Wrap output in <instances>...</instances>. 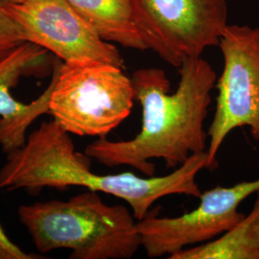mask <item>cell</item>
Instances as JSON below:
<instances>
[{"label": "cell", "mask_w": 259, "mask_h": 259, "mask_svg": "<svg viewBox=\"0 0 259 259\" xmlns=\"http://www.w3.org/2000/svg\"><path fill=\"white\" fill-rule=\"evenodd\" d=\"M178 69L180 83L172 93L164 70L135 71L131 79L142 109L140 132L129 140L99 138L85 147L84 155L105 166L127 165L153 177L156 166L151 159H163L168 169H176L191 155L205 152L204 121L217 76L202 56L185 59Z\"/></svg>", "instance_id": "obj_1"}, {"label": "cell", "mask_w": 259, "mask_h": 259, "mask_svg": "<svg viewBox=\"0 0 259 259\" xmlns=\"http://www.w3.org/2000/svg\"><path fill=\"white\" fill-rule=\"evenodd\" d=\"M69 135L55 120L42 122L21 148L7 155L0 169V189L38 193L46 187L82 186L124 200L138 221L163 197L202 195L196 177L207 167L206 152L191 155L166 176L141 178L131 172L98 175L92 171L89 157L75 151Z\"/></svg>", "instance_id": "obj_2"}, {"label": "cell", "mask_w": 259, "mask_h": 259, "mask_svg": "<svg viewBox=\"0 0 259 259\" xmlns=\"http://www.w3.org/2000/svg\"><path fill=\"white\" fill-rule=\"evenodd\" d=\"M18 214L42 253L66 249L70 259H130L141 248L133 212L122 204H105L97 191L22 204Z\"/></svg>", "instance_id": "obj_3"}, {"label": "cell", "mask_w": 259, "mask_h": 259, "mask_svg": "<svg viewBox=\"0 0 259 259\" xmlns=\"http://www.w3.org/2000/svg\"><path fill=\"white\" fill-rule=\"evenodd\" d=\"M116 65L98 61H54L49 113L66 131L80 137L107 138L131 113L132 79Z\"/></svg>", "instance_id": "obj_4"}, {"label": "cell", "mask_w": 259, "mask_h": 259, "mask_svg": "<svg viewBox=\"0 0 259 259\" xmlns=\"http://www.w3.org/2000/svg\"><path fill=\"white\" fill-rule=\"evenodd\" d=\"M132 5L146 48L177 68L218 47L229 25L227 0H132Z\"/></svg>", "instance_id": "obj_5"}, {"label": "cell", "mask_w": 259, "mask_h": 259, "mask_svg": "<svg viewBox=\"0 0 259 259\" xmlns=\"http://www.w3.org/2000/svg\"><path fill=\"white\" fill-rule=\"evenodd\" d=\"M218 47L224 66L215 85L216 108L207 133V169L211 171L218 166V152L233 130L248 127L259 142V28L229 24Z\"/></svg>", "instance_id": "obj_6"}, {"label": "cell", "mask_w": 259, "mask_h": 259, "mask_svg": "<svg viewBox=\"0 0 259 259\" xmlns=\"http://www.w3.org/2000/svg\"><path fill=\"white\" fill-rule=\"evenodd\" d=\"M259 179L232 186H216L199 198L197 208L177 217H158L155 209L137 223L141 247L151 258L171 256L190 245L220 237L240 222L241 203L255 194Z\"/></svg>", "instance_id": "obj_7"}, {"label": "cell", "mask_w": 259, "mask_h": 259, "mask_svg": "<svg viewBox=\"0 0 259 259\" xmlns=\"http://www.w3.org/2000/svg\"><path fill=\"white\" fill-rule=\"evenodd\" d=\"M4 7L28 41L46 48L61 61L93 60L125 68L119 50L100 37L67 0H29Z\"/></svg>", "instance_id": "obj_8"}, {"label": "cell", "mask_w": 259, "mask_h": 259, "mask_svg": "<svg viewBox=\"0 0 259 259\" xmlns=\"http://www.w3.org/2000/svg\"><path fill=\"white\" fill-rule=\"evenodd\" d=\"M54 61L46 48L27 41L0 61V146L5 154L21 148L27 130L40 115L49 112L53 83L30 104L11 93L23 77H45L53 71Z\"/></svg>", "instance_id": "obj_9"}, {"label": "cell", "mask_w": 259, "mask_h": 259, "mask_svg": "<svg viewBox=\"0 0 259 259\" xmlns=\"http://www.w3.org/2000/svg\"><path fill=\"white\" fill-rule=\"evenodd\" d=\"M105 40L146 50L135 24L132 0H67Z\"/></svg>", "instance_id": "obj_10"}, {"label": "cell", "mask_w": 259, "mask_h": 259, "mask_svg": "<svg viewBox=\"0 0 259 259\" xmlns=\"http://www.w3.org/2000/svg\"><path fill=\"white\" fill-rule=\"evenodd\" d=\"M248 215L215 240L187 248L169 259H259V188Z\"/></svg>", "instance_id": "obj_11"}, {"label": "cell", "mask_w": 259, "mask_h": 259, "mask_svg": "<svg viewBox=\"0 0 259 259\" xmlns=\"http://www.w3.org/2000/svg\"><path fill=\"white\" fill-rule=\"evenodd\" d=\"M27 41L22 28L0 2V61Z\"/></svg>", "instance_id": "obj_12"}, {"label": "cell", "mask_w": 259, "mask_h": 259, "mask_svg": "<svg viewBox=\"0 0 259 259\" xmlns=\"http://www.w3.org/2000/svg\"><path fill=\"white\" fill-rule=\"evenodd\" d=\"M39 258H44V256H39L37 253L26 252L12 242L0 224V259Z\"/></svg>", "instance_id": "obj_13"}, {"label": "cell", "mask_w": 259, "mask_h": 259, "mask_svg": "<svg viewBox=\"0 0 259 259\" xmlns=\"http://www.w3.org/2000/svg\"><path fill=\"white\" fill-rule=\"evenodd\" d=\"M29 0H0V2L4 5H8V4H12V5H17V4H22L24 2H27Z\"/></svg>", "instance_id": "obj_14"}]
</instances>
